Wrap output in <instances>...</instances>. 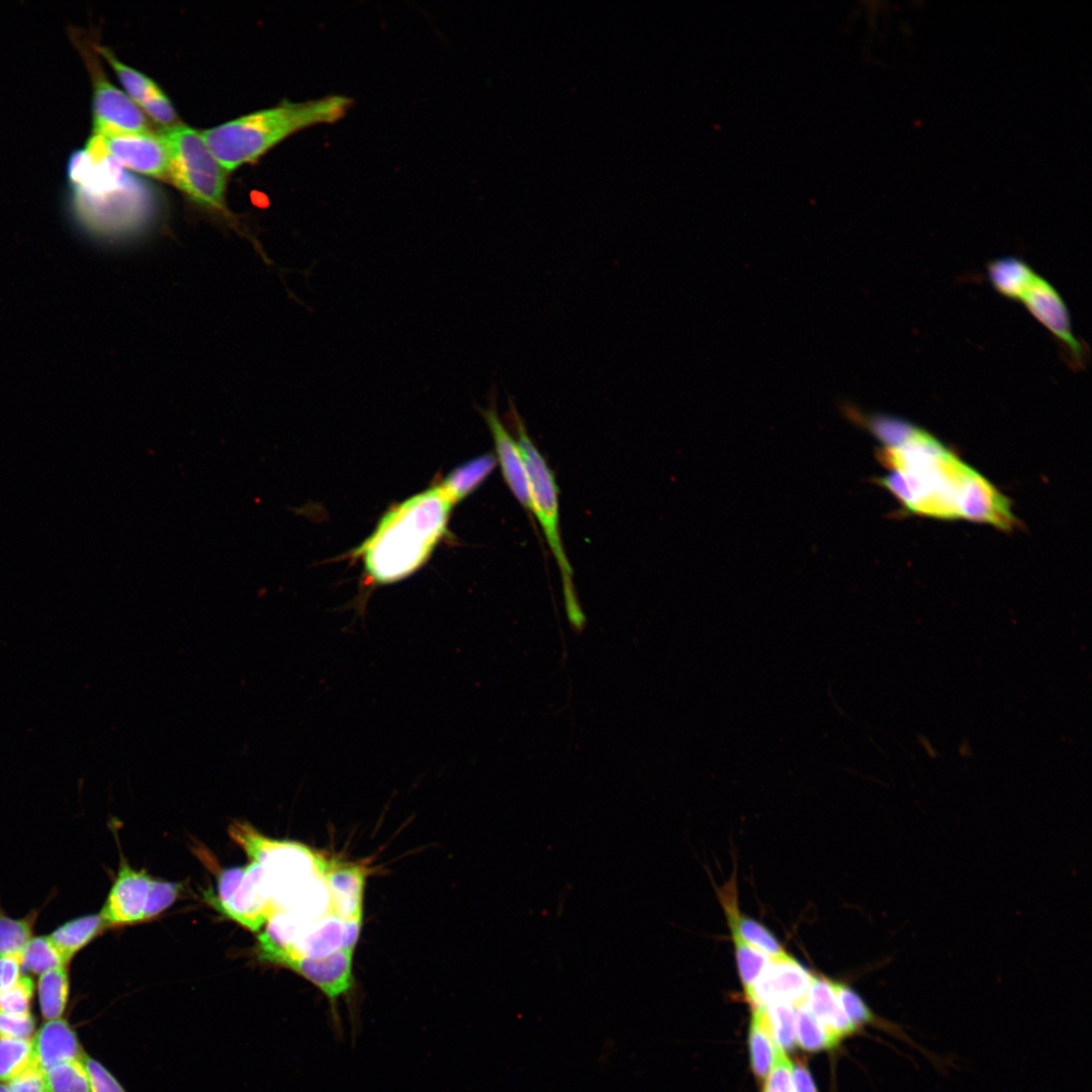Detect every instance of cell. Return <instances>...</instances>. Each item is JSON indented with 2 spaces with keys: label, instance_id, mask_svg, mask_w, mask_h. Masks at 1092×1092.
<instances>
[{
  "label": "cell",
  "instance_id": "6da1fadb",
  "mask_svg": "<svg viewBox=\"0 0 1092 1092\" xmlns=\"http://www.w3.org/2000/svg\"><path fill=\"white\" fill-rule=\"evenodd\" d=\"M453 507L437 484L387 511L354 551L371 581L392 583L419 569L445 535Z\"/></svg>",
  "mask_w": 1092,
  "mask_h": 1092
},
{
  "label": "cell",
  "instance_id": "7a4b0ae2",
  "mask_svg": "<svg viewBox=\"0 0 1092 1092\" xmlns=\"http://www.w3.org/2000/svg\"><path fill=\"white\" fill-rule=\"evenodd\" d=\"M352 99L333 95L254 112L200 131L208 149L228 171L253 162L283 139L302 128L340 120Z\"/></svg>",
  "mask_w": 1092,
  "mask_h": 1092
},
{
  "label": "cell",
  "instance_id": "3957f363",
  "mask_svg": "<svg viewBox=\"0 0 1092 1092\" xmlns=\"http://www.w3.org/2000/svg\"><path fill=\"white\" fill-rule=\"evenodd\" d=\"M510 406L517 433V442L528 474L532 514L536 516L540 523L547 544L558 565L568 622L574 631L580 632L585 627L586 618L577 600L573 571L560 535L558 486L555 476L544 456L530 438L524 422L512 401Z\"/></svg>",
  "mask_w": 1092,
  "mask_h": 1092
},
{
  "label": "cell",
  "instance_id": "277c9868",
  "mask_svg": "<svg viewBox=\"0 0 1092 1092\" xmlns=\"http://www.w3.org/2000/svg\"><path fill=\"white\" fill-rule=\"evenodd\" d=\"M160 132L169 152V181L201 208L228 218L226 171L212 155L200 131L177 124Z\"/></svg>",
  "mask_w": 1092,
  "mask_h": 1092
},
{
  "label": "cell",
  "instance_id": "5b68a950",
  "mask_svg": "<svg viewBox=\"0 0 1092 1092\" xmlns=\"http://www.w3.org/2000/svg\"><path fill=\"white\" fill-rule=\"evenodd\" d=\"M229 833L253 861L263 867L277 908L297 888L322 875L325 858L302 844L270 839L245 822L233 823Z\"/></svg>",
  "mask_w": 1092,
  "mask_h": 1092
},
{
  "label": "cell",
  "instance_id": "8992f818",
  "mask_svg": "<svg viewBox=\"0 0 1092 1092\" xmlns=\"http://www.w3.org/2000/svg\"><path fill=\"white\" fill-rule=\"evenodd\" d=\"M215 905L228 917L252 931H258L279 912L263 867L253 860L246 868H231L220 873Z\"/></svg>",
  "mask_w": 1092,
  "mask_h": 1092
},
{
  "label": "cell",
  "instance_id": "52a82bcc",
  "mask_svg": "<svg viewBox=\"0 0 1092 1092\" xmlns=\"http://www.w3.org/2000/svg\"><path fill=\"white\" fill-rule=\"evenodd\" d=\"M353 951L340 948L323 958H308L258 945V954L261 960L290 969L324 993L332 1007L333 1028L340 1035H342L343 1027L336 1006L339 999L351 997L355 986L352 971Z\"/></svg>",
  "mask_w": 1092,
  "mask_h": 1092
},
{
  "label": "cell",
  "instance_id": "ba28073f",
  "mask_svg": "<svg viewBox=\"0 0 1092 1092\" xmlns=\"http://www.w3.org/2000/svg\"><path fill=\"white\" fill-rule=\"evenodd\" d=\"M93 80V130L98 135L154 131L141 107L104 76L94 56L81 43Z\"/></svg>",
  "mask_w": 1092,
  "mask_h": 1092
},
{
  "label": "cell",
  "instance_id": "9c48e42d",
  "mask_svg": "<svg viewBox=\"0 0 1092 1092\" xmlns=\"http://www.w3.org/2000/svg\"><path fill=\"white\" fill-rule=\"evenodd\" d=\"M1020 302L1059 343L1067 364L1075 371L1083 370L1088 347L1074 335L1069 308L1056 287L1037 274Z\"/></svg>",
  "mask_w": 1092,
  "mask_h": 1092
},
{
  "label": "cell",
  "instance_id": "30bf717a",
  "mask_svg": "<svg viewBox=\"0 0 1092 1092\" xmlns=\"http://www.w3.org/2000/svg\"><path fill=\"white\" fill-rule=\"evenodd\" d=\"M86 148L110 157L129 170L169 180V152L160 131L117 135L94 134Z\"/></svg>",
  "mask_w": 1092,
  "mask_h": 1092
},
{
  "label": "cell",
  "instance_id": "8fae6325",
  "mask_svg": "<svg viewBox=\"0 0 1092 1092\" xmlns=\"http://www.w3.org/2000/svg\"><path fill=\"white\" fill-rule=\"evenodd\" d=\"M813 975L789 953L770 959L758 980L745 992L754 1006L772 1002L798 1005L806 1001Z\"/></svg>",
  "mask_w": 1092,
  "mask_h": 1092
},
{
  "label": "cell",
  "instance_id": "7c38bea8",
  "mask_svg": "<svg viewBox=\"0 0 1092 1092\" xmlns=\"http://www.w3.org/2000/svg\"><path fill=\"white\" fill-rule=\"evenodd\" d=\"M958 511L959 518L988 523L1002 530H1010L1017 522L1010 500L972 467L963 482Z\"/></svg>",
  "mask_w": 1092,
  "mask_h": 1092
},
{
  "label": "cell",
  "instance_id": "4fadbf2b",
  "mask_svg": "<svg viewBox=\"0 0 1092 1092\" xmlns=\"http://www.w3.org/2000/svg\"><path fill=\"white\" fill-rule=\"evenodd\" d=\"M487 408L478 407L493 439L495 458L510 490L529 513H532L530 487L525 462L517 439L512 437L500 421L495 403V388L491 389Z\"/></svg>",
  "mask_w": 1092,
  "mask_h": 1092
},
{
  "label": "cell",
  "instance_id": "5bb4252c",
  "mask_svg": "<svg viewBox=\"0 0 1092 1092\" xmlns=\"http://www.w3.org/2000/svg\"><path fill=\"white\" fill-rule=\"evenodd\" d=\"M152 878L122 861L100 912L106 927L144 921Z\"/></svg>",
  "mask_w": 1092,
  "mask_h": 1092
},
{
  "label": "cell",
  "instance_id": "9a60e30c",
  "mask_svg": "<svg viewBox=\"0 0 1092 1092\" xmlns=\"http://www.w3.org/2000/svg\"><path fill=\"white\" fill-rule=\"evenodd\" d=\"M322 877L337 915L343 919L363 916L366 877L363 867L325 859Z\"/></svg>",
  "mask_w": 1092,
  "mask_h": 1092
},
{
  "label": "cell",
  "instance_id": "2e32d148",
  "mask_svg": "<svg viewBox=\"0 0 1092 1092\" xmlns=\"http://www.w3.org/2000/svg\"><path fill=\"white\" fill-rule=\"evenodd\" d=\"M31 1062L42 1072L75 1060H82L84 1053L75 1031L66 1019L47 1020L31 1039Z\"/></svg>",
  "mask_w": 1092,
  "mask_h": 1092
},
{
  "label": "cell",
  "instance_id": "e0dca14e",
  "mask_svg": "<svg viewBox=\"0 0 1092 1092\" xmlns=\"http://www.w3.org/2000/svg\"><path fill=\"white\" fill-rule=\"evenodd\" d=\"M719 900L727 917L732 936L762 951L770 959L787 954L777 937L760 922L742 914L737 901L736 883L728 882L719 891Z\"/></svg>",
  "mask_w": 1092,
  "mask_h": 1092
},
{
  "label": "cell",
  "instance_id": "ac0fdd59",
  "mask_svg": "<svg viewBox=\"0 0 1092 1092\" xmlns=\"http://www.w3.org/2000/svg\"><path fill=\"white\" fill-rule=\"evenodd\" d=\"M343 926L344 919L333 910L329 911L310 921L299 932L292 944L281 950L302 957L323 958L342 948Z\"/></svg>",
  "mask_w": 1092,
  "mask_h": 1092
},
{
  "label": "cell",
  "instance_id": "d6986e66",
  "mask_svg": "<svg viewBox=\"0 0 1092 1092\" xmlns=\"http://www.w3.org/2000/svg\"><path fill=\"white\" fill-rule=\"evenodd\" d=\"M806 1004L815 1017L840 1039L859 1029L841 1008L830 980L814 976Z\"/></svg>",
  "mask_w": 1092,
  "mask_h": 1092
},
{
  "label": "cell",
  "instance_id": "ffe728a7",
  "mask_svg": "<svg viewBox=\"0 0 1092 1092\" xmlns=\"http://www.w3.org/2000/svg\"><path fill=\"white\" fill-rule=\"evenodd\" d=\"M1038 273L1016 257H1002L987 265V276L996 292L1003 297L1020 301Z\"/></svg>",
  "mask_w": 1092,
  "mask_h": 1092
},
{
  "label": "cell",
  "instance_id": "44dd1931",
  "mask_svg": "<svg viewBox=\"0 0 1092 1092\" xmlns=\"http://www.w3.org/2000/svg\"><path fill=\"white\" fill-rule=\"evenodd\" d=\"M497 464L493 454H483L453 469L438 485L455 506L471 493Z\"/></svg>",
  "mask_w": 1092,
  "mask_h": 1092
},
{
  "label": "cell",
  "instance_id": "7402d4cb",
  "mask_svg": "<svg viewBox=\"0 0 1092 1092\" xmlns=\"http://www.w3.org/2000/svg\"><path fill=\"white\" fill-rule=\"evenodd\" d=\"M106 925L99 914L84 915L58 926L49 937L70 963L73 957L92 941Z\"/></svg>",
  "mask_w": 1092,
  "mask_h": 1092
},
{
  "label": "cell",
  "instance_id": "603a6c76",
  "mask_svg": "<svg viewBox=\"0 0 1092 1092\" xmlns=\"http://www.w3.org/2000/svg\"><path fill=\"white\" fill-rule=\"evenodd\" d=\"M752 1011L748 1038L751 1067L755 1076L762 1079L771 1068L778 1045L764 1007L754 1006Z\"/></svg>",
  "mask_w": 1092,
  "mask_h": 1092
},
{
  "label": "cell",
  "instance_id": "cb8c5ba5",
  "mask_svg": "<svg viewBox=\"0 0 1092 1092\" xmlns=\"http://www.w3.org/2000/svg\"><path fill=\"white\" fill-rule=\"evenodd\" d=\"M68 967L48 971L39 976L37 995L44 1019H58L64 1013L69 997Z\"/></svg>",
  "mask_w": 1092,
  "mask_h": 1092
},
{
  "label": "cell",
  "instance_id": "d4e9b609",
  "mask_svg": "<svg viewBox=\"0 0 1092 1092\" xmlns=\"http://www.w3.org/2000/svg\"><path fill=\"white\" fill-rule=\"evenodd\" d=\"M796 1040L805 1051L818 1052L834 1048L840 1038L815 1017L804 1001L796 1005Z\"/></svg>",
  "mask_w": 1092,
  "mask_h": 1092
},
{
  "label": "cell",
  "instance_id": "484cf974",
  "mask_svg": "<svg viewBox=\"0 0 1092 1092\" xmlns=\"http://www.w3.org/2000/svg\"><path fill=\"white\" fill-rule=\"evenodd\" d=\"M37 914H27L22 918H13L0 913V957L21 958V954L33 937V926Z\"/></svg>",
  "mask_w": 1092,
  "mask_h": 1092
},
{
  "label": "cell",
  "instance_id": "4316f807",
  "mask_svg": "<svg viewBox=\"0 0 1092 1092\" xmlns=\"http://www.w3.org/2000/svg\"><path fill=\"white\" fill-rule=\"evenodd\" d=\"M22 970L34 975L68 967V962L49 935L33 936L21 954Z\"/></svg>",
  "mask_w": 1092,
  "mask_h": 1092
},
{
  "label": "cell",
  "instance_id": "83f0119b",
  "mask_svg": "<svg viewBox=\"0 0 1092 1092\" xmlns=\"http://www.w3.org/2000/svg\"><path fill=\"white\" fill-rule=\"evenodd\" d=\"M46 1092H91L82 1060L57 1065L44 1072Z\"/></svg>",
  "mask_w": 1092,
  "mask_h": 1092
},
{
  "label": "cell",
  "instance_id": "f1b7e54d",
  "mask_svg": "<svg viewBox=\"0 0 1092 1092\" xmlns=\"http://www.w3.org/2000/svg\"><path fill=\"white\" fill-rule=\"evenodd\" d=\"M95 49L114 69L124 89L139 106L159 88L153 80L118 61L107 48L95 46Z\"/></svg>",
  "mask_w": 1092,
  "mask_h": 1092
},
{
  "label": "cell",
  "instance_id": "f546056e",
  "mask_svg": "<svg viewBox=\"0 0 1092 1092\" xmlns=\"http://www.w3.org/2000/svg\"><path fill=\"white\" fill-rule=\"evenodd\" d=\"M762 1006L776 1044L783 1051L792 1050L797 1043L796 1006L789 1002H772Z\"/></svg>",
  "mask_w": 1092,
  "mask_h": 1092
},
{
  "label": "cell",
  "instance_id": "4dcf8cb0",
  "mask_svg": "<svg viewBox=\"0 0 1092 1092\" xmlns=\"http://www.w3.org/2000/svg\"><path fill=\"white\" fill-rule=\"evenodd\" d=\"M31 1038L0 1036V1081L9 1082L23 1072L31 1062Z\"/></svg>",
  "mask_w": 1092,
  "mask_h": 1092
},
{
  "label": "cell",
  "instance_id": "1f68e13d",
  "mask_svg": "<svg viewBox=\"0 0 1092 1092\" xmlns=\"http://www.w3.org/2000/svg\"><path fill=\"white\" fill-rule=\"evenodd\" d=\"M732 939L738 974L744 991L747 992L767 967L770 958L735 936H732Z\"/></svg>",
  "mask_w": 1092,
  "mask_h": 1092
},
{
  "label": "cell",
  "instance_id": "d6a6232c",
  "mask_svg": "<svg viewBox=\"0 0 1092 1092\" xmlns=\"http://www.w3.org/2000/svg\"><path fill=\"white\" fill-rule=\"evenodd\" d=\"M34 993L32 979L22 974L18 982L9 990L0 993V1011L23 1014L29 1012Z\"/></svg>",
  "mask_w": 1092,
  "mask_h": 1092
},
{
  "label": "cell",
  "instance_id": "836d02e7",
  "mask_svg": "<svg viewBox=\"0 0 1092 1092\" xmlns=\"http://www.w3.org/2000/svg\"><path fill=\"white\" fill-rule=\"evenodd\" d=\"M181 886L178 883L153 880L144 912V920L153 918L172 905L178 898Z\"/></svg>",
  "mask_w": 1092,
  "mask_h": 1092
},
{
  "label": "cell",
  "instance_id": "e575fe53",
  "mask_svg": "<svg viewBox=\"0 0 1092 1092\" xmlns=\"http://www.w3.org/2000/svg\"><path fill=\"white\" fill-rule=\"evenodd\" d=\"M156 122L168 128L180 124L177 122V114L163 91L158 88L140 105Z\"/></svg>",
  "mask_w": 1092,
  "mask_h": 1092
},
{
  "label": "cell",
  "instance_id": "d590c367",
  "mask_svg": "<svg viewBox=\"0 0 1092 1092\" xmlns=\"http://www.w3.org/2000/svg\"><path fill=\"white\" fill-rule=\"evenodd\" d=\"M83 1064L88 1073L91 1092H126L116 1078L98 1061L87 1054Z\"/></svg>",
  "mask_w": 1092,
  "mask_h": 1092
},
{
  "label": "cell",
  "instance_id": "8d00e7d4",
  "mask_svg": "<svg viewBox=\"0 0 1092 1092\" xmlns=\"http://www.w3.org/2000/svg\"><path fill=\"white\" fill-rule=\"evenodd\" d=\"M791 1069L792 1063L785 1051L777 1046L771 1072L767 1077L763 1092H793Z\"/></svg>",
  "mask_w": 1092,
  "mask_h": 1092
},
{
  "label": "cell",
  "instance_id": "74e56055",
  "mask_svg": "<svg viewBox=\"0 0 1092 1092\" xmlns=\"http://www.w3.org/2000/svg\"><path fill=\"white\" fill-rule=\"evenodd\" d=\"M34 1027L35 1020L29 1012L12 1014L0 1011V1036L29 1039Z\"/></svg>",
  "mask_w": 1092,
  "mask_h": 1092
},
{
  "label": "cell",
  "instance_id": "f35d334b",
  "mask_svg": "<svg viewBox=\"0 0 1092 1092\" xmlns=\"http://www.w3.org/2000/svg\"><path fill=\"white\" fill-rule=\"evenodd\" d=\"M7 1083L10 1092H46L44 1072L32 1062Z\"/></svg>",
  "mask_w": 1092,
  "mask_h": 1092
},
{
  "label": "cell",
  "instance_id": "ab89813d",
  "mask_svg": "<svg viewBox=\"0 0 1092 1092\" xmlns=\"http://www.w3.org/2000/svg\"><path fill=\"white\" fill-rule=\"evenodd\" d=\"M22 976L21 958L0 957V993L12 988Z\"/></svg>",
  "mask_w": 1092,
  "mask_h": 1092
},
{
  "label": "cell",
  "instance_id": "60d3db41",
  "mask_svg": "<svg viewBox=\"0 0 1092 1092\" xmlns=\"http://www.w3.org/2000/svg\"><path fill=\"white\" fill-rule=\"evenodd\" d=\"M791 1079L793 1092H816L813 1079L803 1065H792Z\"/></svg>",
  "mask_w": 1092,
  "mask_h": 1092
},
{
  "label": "cell",
  "instance_id": "b9f144b4",
  "mask_svg": "<svg viewBox=\"0 0 1092 1092\" xmlns=\"http://www.w3.org/2000/svg\"><path fill=\"white\" fill-rule=\"evenodd\" d=\"M363 916L344 919L342 948L354 950L362 926Z\"/></svg>",
  "mask_w": 1092,
  "mask_h": 1092
},
{
  "label": "cell",
  "instance_id": "7bdbcfd3",
  "mask_svg": "<svg viewBox=\"0 0 1092 1092\" xmlns=\"http://www.w3.org/2000/svg\"><path fill=\"white\" fill-rule=\"evenodd\" d=\"M0 1092H10L7 1085L0 1084Z\"/></svg>",
  "mask_w": 1092,
  "mask_h": 1092
}]
</instances>
